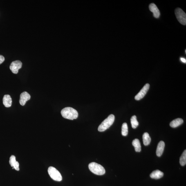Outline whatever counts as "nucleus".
<instances>
[{
  "mask_svg": "<svg viewBox=\"0 0 186 186\" xmlns=\"http://www.w3.org/2000/svg\"><path fill=\"white\" fill-rule=\"evenodd\" d=\"M61 114L64 118L73 120L77 119L78 116V112L71 107H68L64 108L61 111Z\"/></svg>",
  "mask_w": 186,
  "mask_h": 186,
  "instance_id": "1",
  "label": "nucleus"
},
{
  "mask_svg": "<svg viewBox=\"0 0 186 186\" xmlns=\"http://www.w3.org/2000/svg\"><path fill=\"white\" fill-rule=\"evenodd\" d=\"M115 120L114 115L113 114L110 115L99 126L98 130L100 132H103L106 130L113 124Z\"/></svg>",
  "mask_w": 186,
  "mask_h": 186,
  "instance_id": "2",
  "label": "nucleus"
},
{
  "mask_svg": "<svg viewBox=\"0 0 186 186\" xmlns=\"http://www.w3.org/2000/svg\"><path fill=\"white\" fill-rule=\"evenodd\" d=\"M89 168L92 172L99 176L104 175L106 172L105 170L102 165L94 162L89 164Z\"/></svg>",
  "mask_w": 186,
  "mask_h": 186,
  "instance_id": "3",
  "label": "nucleus"
},
{
  "mask_svg": "<svg viewBox=\"0 0 186 186\" xmlns=\"http://www.w3.org/2000/svg\"><path fill=\"white\" fill-rule=\"evenodd\" d=\"M48 173L50 177L55 181H61L62 180V177L60 173L55 168L52 167H49Z\"/></svg>",
  "mask_w": 186,
  "mask_h": 186,
  "instance_id": "4",
  "label": "nucleus"
},
{
  "mask_svg": "<svg viewBox=\"0 0 186 186\" xmlns=\"http://www.w3.org/2000/svg\"><path fill=\"white\" fill-rule=\"evenodd\" d=\"M175 14L178 21L181 24H186V15L185 12L181 9L176 8L175 11Z\"/></svg>",
  "mask_w": 186,
  "mask_h": 186,
  "instance_id": "5",
  "label": "nucleus"
},
{
  "mask_svg": "<svg viewBox=\"0 0 186 186\" xmlns=\"http://www.w3.org/2000/svg\"><path fill=\"white\" fill-rule=\"evenodd\" d=\"M22 63L21 61L16 60L13 61L10 64V69L12 73L14 74H17L19 70L22 67Z\"/></svg>",
  "mask_w": 186,
  "mask_h": 186,
  "instance_id": "6",
  "label": "nucleus"
},
{
  "mask_svg": "<svg viewBox=\"0 0 186 186\" xmlns=\"http://www.w3.org/2000/svg\"><path fill=\"white\" fill-rule=\"evenodd\" d=\"M150 87V84H146L144 85L140 91L139 92L138 94L135 97V100H139L143 98L148 91Z\"/></svg>",
  "mask_w": 186,
  "mask_h": 186,
  "instance_id": "7",
  "label": "nucleus"
},
{
  "mask_svg": "<svg viewBox=\"0 0 186 186\" xmlns=\"http://www.w3.org/2000/svg\"><path fill=\"white\" fill-rule=\"evenodd\" d=\"M30 95L27 92H24L21 94L20 97L19 103L21 105L24 106L27 101L30 100Z\"/></svg>",
  "mask_w": 186,
  "mask_h": 186,
  "instance_id": "8",
  "label": "nucleus"
},
{
  "mask_svg": "<svg viewBox=\"0 0 186 186\" xmlns=\"http://www.w3.org/2000/svg\"><path fill=\"white\" fill-rule=\"evenodd\" d=\"M149 8L150 11L153 12V16L155 18L158 19L160 17V11L154 3H151L149 5Z\"/></svg>",
  "mask_w": 186,
  "mask_h": 186,
  "instance_id": "9",
  "label": "nucleus"
},
{
  "mask_svg": "<svg viewBox=\"0 0 186 186\" xmlns=\"http://www.w3.org/2000/svg\"><path fill=\"white\" fill-rule=\"evenodd\" d=\"M164 147H165V143L163 141H161L158 144L157 146L156 154L157 156L160 157L163 154Z\"/></svg>",
  "mask_w": 186,
  "mask_h": 186,
  "instance_id": "10",
  "label": "nucleus"
},
{
  "mask_svg": "<svg viewBox=\"0 0 186 186\" xmlns=\"http://www.w3.org/2000/svg\"><path fill=\"white\" fill-rule=\"evenodd\" d=\"M12 101L10 95H5L3 98V104L6 107H10L12 105Z\"/></svg>",
  "mask_w": 186,
  "mask_h": 186,
  "instance_id": "11",
  "label": "nucleus"
},
{
  "mask_svg": "<svg viewBox=\"0 0 186 186\" xmlns=\"http://www.w3.org/2000/svg\"><path fill=\"white\" fill-rule=\"evenodd\" d=\"M163 173L162 172L159 170H156L153 171L150 175V176L151 178L159 179L163 177Z\"/></svg>",
  "mask_w": 186,
  "mask_h": 186,
  "instance_id": "12",
  "label": "nucleus"
},
{
  "mask_svg": "<svg viewBox=\"0 0 186 186\" xmlns=\"http://www.w3.org/2000/svg\"><path fill=\"white\" fill-rule=\"evenodd\" d=\"M183 120L181 118H177L173 120L170 123V127L172 128H176L183 123Z\"/></svg>",
  "mask_w": 186,
  "mask_h": 186,
  "instance_id": "13",
  "label": "nucleus"
},
{
  "mask_svg": "<svg viewBox=\"0 0 186 186\" xmlns=\"http://www.w3.org/2000/svg\"><path fill=\"white\" fill-rule=\"evenodd\" d=\"M132 144L135 148V151L140 152L141 151V146L139 140L138 139H135L133 140Z\"/></svg>",
  "mask_w": 186,
  "mask_h": 186,
  "instance_id": "14",
  "label": "nucleus"
},
{
  "mask_svg": "<svg viewBox=\"0 0 186 186\" xmlns=\"http://www.w3.org/2000/svg\"><path fill=\"white\" fill-rule=\"evenodd\" d=\"M143 140L144 145L147 146L149 145L151 141V138L148 133L146 132L144 133L143 135Z\"/></svg>",
  "mask_w": 186,
  "mask_h": 186,
  "instance_id": "15",
  "label": "nucleus"
},
{
  "mask_svg": "<svg viewBox=\"0 0 186 186\" xmlns=\"http://www.w3.org/2000/svg\"><path fill=\"white\" fill-rule=\"evenodd\" d=\"M131 123L132 127L133 129H135L139 125V122L137 120V117L133 115L131 119Z\"/></svg>",
  "mask_w": 186,
  "mask_h": 186,
  "instance_id": "16",
  "label": "nucleus"
},
{
  "mask_svg": "<svg viewBox=\"0 0 186 186\" xmlns=\"http://www.w3.org/2000/svg\"><path fill=\"white\" fill-rule=\"evenodd\" d=\"M180 163L182 166H185L186 164V150L183 152L181 156L180 160Z\"/></svg>",
  "mask_w": 186,
  "mask_h": 186,
  "instance_id": "17",
  "label": "nucleus"
},
{
  "mask_svg": "<svg viewBox=\"0 0 186 186\" xmlns=\"http://www.w3.org/2000/svg\"><path fill=\"white\" fill-rule=\"evenodd\" d=\"M128 127L126 123L123 124L122 127V135L124 136H126L128 134Z\"/></svg>",
  "mask_w": 186,
  "mask_h": 186,
  "instance_id": "18",
  "label": "nucleus"
},
{
  "mask_svg": "<svg viewBox=\"0 0 186 186\" xmlns=\"http://www.w3.org/2000/svg\"><path fill=\"white\" fill-rule=\"evenodd\" d=\"M16 161V157L14 156V155H12V156H10V161H9V163H10L12 167H13L14 164L15 163Z\"/></svg>",
  "mask_w": 186,
  "mask_h": 186,
  "instance_id": "19",
  "label": "nucleus"
},
{
  "mask_svg": "<svg viewBox=\"0 0 186 186\" xmlns=\"http://www.w3.org/2000/svg\"><path fill=\"white\" fill-rule=\"evenodd\" d=\"M13 169H14L17 171H19V162L16 161L13 165Z\"/></svg>",
  "mask_w": 186,
  "mask_h": 186,
  "instance_id": "20",
  "label": "nucleus"
},
{
  "mask_svg": "<svg viewBox=\"0 0 186 186\" xmlns=\"http://www.w3.org/2000/svg\"><path fill=\"white\" fill-rule=\"evenodd\" d=\"M5 60V58L3 56L0 55V65L3 63Z\"/></svg>",
  "mask_w": 186,
  "mask_h": 186,
  "instance_id": "21",
  "label": "nucleus"
},
{
  "mask_svg": "<svg viewBox=\"0 0 186 186\" xmlns=\"http://www.w3.org/2000/svg\"><path fill=\"white\" fill-rule=\"evenodd\" d=\"M180 60H181L182 62H183L184 63H186V59L184 58L181 57L180 58Z\"/></svg>",
  "mask_w": 186,
  "mask_h": 186,
  "instance_id": "22",
  "label": "nucleus"
}]
</instances>
